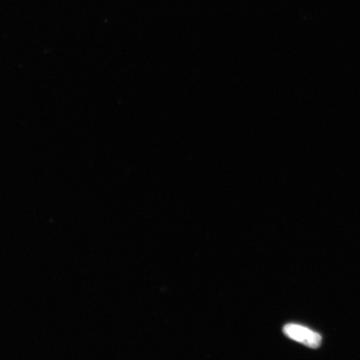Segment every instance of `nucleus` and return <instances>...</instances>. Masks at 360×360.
<instances>
[{
  "label": "nucleus",
  "instance_id": "1",
  "mask_svg": "<svg viewBox=\"0 0 360 360\" xmlns=\"http://www.w3.org/2000/svg\"><path fill=\"white\" fill-rule=\"evenodd\" d=\"M283 333L290 339L308 346L309 348H318L322 343L321 335L302 326L289 323L283 327Z\"/></svg>",
  "mask_w": 360,
  "mask_h": 360
}]
</instances>
